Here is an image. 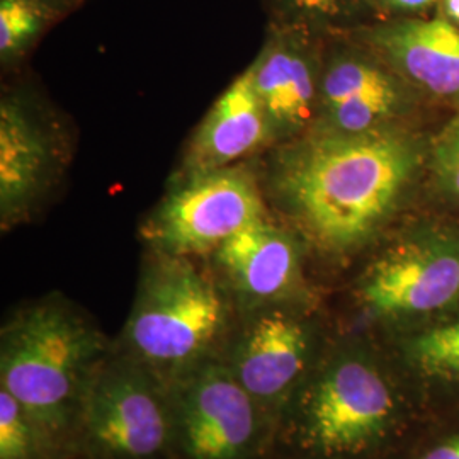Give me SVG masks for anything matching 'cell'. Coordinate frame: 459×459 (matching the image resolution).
<instances>
[{
    "label": "cell",
    "mask_w": 459,
    "mask_h": 459,
    "mask_svg": "<svg viewBox=\"0 0 459 459\" xmlns=\"http://www.w3.org/2000/svg\"><path fill=\"white\" fill-rule=\"evenodd\" d=\"M417 162L413 142L400 133L325 130L279 152L269 189L316 246L347 252L385 223Z\"/></svg>",
    "instance_id": "1"
},
{
    "label": "cell",
    "mask_w": 459,
    "mask_h": 459,
    "mask_svg": "<svg viewBox=\"0 0 459 459\" xmlns=\"http://www.w3.org/2000/svg\"><path fill=\"white\" fill-rule=\"evenodd\" d=\"M100 352L96 328L62 301L47 299L17 313L2 330L0 388L53 439L81 405L91 366Z\"/></svg>",
    "instance_id": "2"
},
{
    "label": "cell",
    "mask_w": 459,
    "mask_h": 459,
    "mask_svg": "<svg viewBox=\"0 0 459 459\" xmlns=\"http://www.w3.org/2000/svg\"><path fill=\"white\" fill-rule=\"evenodd\" d=\"M225 324L227 305L213 281L187 257L159 254L142 281L125 341L138 361L179 371L213 347Z\"/></svg>",
    "instance_id": "3"
},
{
    "label": "cell",
    "mask_w": 459,
    "mask_h": 459,
    "mask_svg": "<svg viewBox=\"0 0 459 459\" xmlns=\"http://www.w3.org/2000/svg\"><path fill=\"white\" fill-rule=\"evenodd\" d=\"M263 191L244 167L187 176L153 212L143 235L159 254L189 257L214 252L265 216Z\"/></svg>",
    "instance_id": "4"
},
{
    "label": "cell",
    "mask_w": 459,
    "mask_h": 459,
    "mask_svg": "<svg viewBox=\"0 0 459 459\" xmlns=\"http://www.w3.org/2000/svg\"><path fill=\"white\" fill-rule=\"evenodd\" d=\"M394 413V390L377 366L362 356H344L310 390L305 436L327 456L359 455L385 436Z\"/></svg>",
    "instance_id": "5"
},
{
    "label": "cell",
    "mask_w": 459,
    "mask_h": 459,
    "mask_svg": "<svg viewBox=\"0 0 459 459\" xmlns=\"http://www.w3.org/2000/svg\"><path fill=\"white\" fill-rule=\"evenodd\" d=\"M89 437L119 459H150L164 451L169 413L143 368L111 364L91 375L81 402Z\"/></svg>",
    "instance_id": "6"
},
{
    "label": "cell",
    "mask_w": 459,
    "mask_h": 459,
    "mask_svg": "<svg viewBox=\"0 0 459 459\" xmlns=\"http://www.w3.org/2000/svg\"><path fill=\"white\" fill-rule=\"evenodd\" d=\"M65 160L60 130L22 92L0 100V223L28 220L56 184Z\"/></svg>",
    "instance_id": "7"
},
{
    "label": "cell",
    "mask_w": 459,
    "mask_h": 459,
    "mask_svg": "<svg viewBox=\"0 0 459 459\" xmlns=\"http://www.w3.org/2000/svg\"><path fill=\"white\" fill-rule=\"evenodd\" d=\"M362 303L379 316L437 312L459 299V240L427 235L381 257L366 274Z\"/></svg>",
    "instance_id": "8"
},
{
    "label": "cell",
    "mask_w": 459,
    "mask_h": 459,
    "mask_svg": "<svg viewBox=\"0 0 459 459\" xmlns=\"http://www.w3.org/2000/svg\"><path fill=\"white\" fill-rule=\"evenodd\" d=\"M255 400L231 368L206 366L182 390L178 430L193 459H240L257 434Z\"/></svg>",
    "instance_id": "9"
},
{
    "label": "cell",
    "mask_w": 459,
    "mask_h": 459,
    "mask_svg": "<svg viewBox=\"0 0 459 459\" xmlns=\"http://www.w3.org/2000/svg\"><path fill=\"white\" fill-rule=\"evenodd\" d=\"M308 36V31L273 22L263 49L250 64L274 142L295 136L315 115L320 87L315 79Z\"/></svg>",
    "instance_id": "10"
},
{
    "label": "cell",
    "mask_w": 459,
    "mask_h": 459,
    "mask_svg": "<svg viewBox=\"0 0 459 459\" xmlns=\"http://www.w3.org/2000/svg\"><path fill=\"white\" fill-rule=\"evenodd\" d=\"M271 142V126L248 65L197 126L186 153V176L231 167Z\"/></svg>",
    "instance_id": "11"
},
{
    "label": "cell",
    "mask_w": 459,
    "mask_h": 459,
    "mask_svg": "<svg viewBox=\"0 0 459 459\" xmlns=\"http://www.w3.org/2000/svg\"><path fill=\"white\" fill-rule=\"evenodd\" d=\"M308 349V332L298 318L282 310L263 312L247 328L231 371L255 402H273L301 377Z\"/></svg>",
    "instance_id": "12"
},
{
    "label": "cell",
    "mask_w": 459,
    "mask_h": 459,
    "mask_svg": "<svg viewBox=\"0 0 459 459\" xmlns=\"http://www.w3.org/2000/svg\"><path fill=\"white\" fill-rule=\"evenodd\" d=\"M216 263L240 295L252 301H276L299 281V250L293 235L264 216L214 250Z\"/></svg>",
    "instance_id": "13"
},
{
    "label": "cell",
    "mask_w": 459,
    "mask_h": 459,
    "mask_svg": "<svg viewBox=\"0 0 459 459\" xmlns=\"http://www.w3.org/2000/svg\"><path fill=\"white\" fill-rule=\"evenodd\" d=\"M369 45L437 96H459V26L447 17L373 28Z\"/></svg>",
    "instance_id": "14"
},
{
    "label": "cell",
    "mask_w": 459,
    "mask_h": 459,
    "mask_svg": "<svg viewBox=\"0 0 459 459\" xmlns=\"http://www.w3.org/2000/svg\"><path fill=\"white\" fill-rule=\"evenodd\" d=\"M320 100L328 132H373L396 111L400 92L388 72L375 62L342 53L324 72Z\"/></svg>",
    "instance_id": "15"
},
{
    "label": "cell",
    "mask_w": 459,
    "mask_h": 459,
    "mask_svg": "<svg viewBox=\"0 0 459 459\" xmlns=\"http://www.w3.org/2000/svg\"><path fill=\"white\" fill-rule=\"evenodd\" d=\"M82 0H0V64L24 62L49 30Z\"/></svg>",
    "instance_id": "16"
},
{
    "label": "cell",
    "mask_w": 459,
    "mask_h": 459,
    "mask_svg": "<svg viewBox=\"0 0 459 459\" xmlns=\"http://www.w3.org/2000/svg\"><path fill=\"white\" fill-rule=\"evenodd\" d=\"M407 352L427 377L459 381V318L415 335Z\"/></svg>",
    "instance_id": "17"
},
{
    "label": "cell",
    "mask_w": 459,
    "mask_h": 459,
    "mask_svg": "<svg viewBox=\"0 0 459 459\" xmlns=\"http://www.w3.org/2000/svg\"><path fill=\"white\" fill-rule=\"evenodd\" d=\"M48 443L16 398L0 388V459H43Z\"/></svg>",
    "instance_id": "18"
},
{
    "label": "cell",
    "mask_w": 459,
    "mask_h": 459,
    "mask_svg": "<svg viewBox=\"0 0 459 459\" xmlns=\"http://www.w3.org/2000/svg\"><path fill=\"white\" fill-rule=\"evenodd\" d=\"M271 7L274 24L312 31L328 24L342 22L354 16L362 0H265Z\"/></svg>",
    "instance_id": "19"
},
{
    "label": "cell",
    "mask_w": 459,
    "mask_h": 459,
    "mask_svg": "<svg viewBox=\"0 0 459 459\" xmlns=\"http://www.w3.org/2000/svg\"><path fill=\"white\" fill-rule=\"evenodd\" d=\"M432 165L439 186L459 199V117L449 123L436 140Z\"/></svg>",
    "instance_id": "20"
},
{
    "label": "cell",
    "mask_w": 459,
    "mask_h": 459,
    "mask_svg": "<svg viewBox=\"0 0 459 459\" xmlns=\"http://www.w3.org/2000/svg\"><path fill=\"white\" fill-rule=\"evenodd\" d=\"M420 459H459V436H455L436 447L429 449Z\"/></svg>",
    "instance_id": "21"
},
{
    "label": "cell",
    "mask_w": 459,
    "mask_h": 459,
    "mask_svg": "<svg viewBox=\"0 0 459 459\" xmlns=\"http://www.w3.org/2000/svg\"><path fill=\"white\" fill-rule=\"evenodd\" d=\"M386 9L394 11H419L437 0H379Z\"/></svg>",
    "instance_id": "22"
},
{
    "label": "cell",
    "mask_w": 459,
    "mask_h": 459,
    "mask_svg": "<svg viewBox=\"0 0 459 459\" xmlns=\"http://www.w3.org/2000/svg\"><path fill=\"white\" fill-rule=\"evenodd\" d=\"M446 16L459 26V0H444Z\"/></svg>",
    "instance_id": "23"
}]
</instances>
